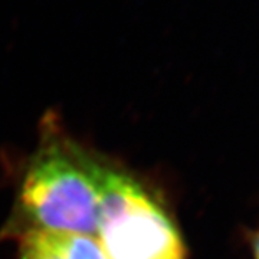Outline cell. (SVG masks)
<instances>
[{
	"mask_svg": "<svg viewBox=\"0 0 259 259\" xmlns=\"http://www.w3.org/2000/svg\"><path fill=\"white\" fill-rule=\"evenodd\" d=\"M105 167L48 128L20 187V206L32 228L97 236Z\"/></svg>",
	"mask_w": 259,
	"mask_h": 259,
	"instance_id": "6da1fadb",
	"label": "cell"
},
{
	"mask_svg": "<svg viewBox=\"0 0 259 259\" xmlns=\"http://www.w3.org/2000/svg\"><path fill=\"white\" fill-rule=\"evenodd\" d=\"M97 239L107 259H186L168 213L134 177L107 166Z\"/></svg>",
	"mask_w": 259,
	"mask_h": 259,
	"instance_id": "7a4b0ae2",
	"label": "cell"
},
{
	"mask_svg": "<svg viewBox=\"0 0 259 259\" xmlns=\"http://www.w3.org/2000/svg\"><path fill=\"white\" fill-rule=\"evenodd\" d=\"M20 259H66L48 242L40 229L29 228L20 238Z\"/></svg>",
	"mask_w": 259,
	"mask_h": 259,
	"instance_id": "3957f363",
	"label": "cell"
},
{
	"mask_svg": "<svg viewBox=\"0 0 259 259\" xmlns=\"http://www.w3.org/2000/svg\"><path fill=\"white\" fill-rule=\"evenodd\" d=\"M252 248H253V255H255V259H259V233H256V235H255V238H253Z\"/></svg>",
	"mask_w": 259,
	"mask_h": 259,
	"instance_id": "277c9868",
	"label": "cell"
}]
</instances>
